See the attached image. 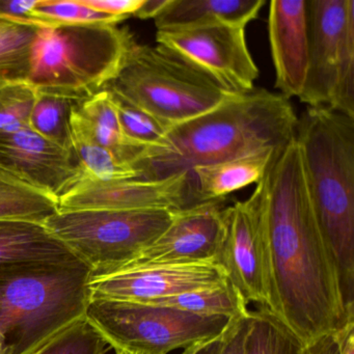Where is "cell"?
<instances>
[{"label":"cell","mask_w":354,"mask_h":354,"mask_svg":"<svg viewBox=\"0 0 354 354\" xmlns=\"http://www.w3.org/2000/svg\"><path fill=\"white\" fill-rule=\"evenodd\" d=\"M275 316L304 346L354 320L315 214L295 138L264 176Z\"/></svg>","instance_id":"obj_1"},{"label":"cell","mask_w":354,"mask_h":354,"mask_svg":"<svg viewBox=\"0 0 354 354\" xmlns=\"http://www.w3.org/2000/svg\"><path fill=\"white\" fill-rule=\"evenodd\" d=\"M298 117L279 93L254 88L169 129L161 144L131 162L138 181H160L196 167L281 150L295 138Z\"/></svg>","instance_id":"obj_2"},{"label":"cell","mask_w":354,"mask_h":354,"mask_svg":"<svg viewBox=\"0 0 354 354\" xmlns=\"http://www.w3.org/2000/svg\"><path fill=\"white\" fill-rule=\"evenodd\" d=\"M295 140L315 214L354 310V119L308 107L298 117Z\"/></svg>","instance_id":"obj_3"},{"label":"cell","mask_w":354,"mask_h":354,"mask_svg":"<svg viewBox=\"0 0 354 354\" xmlns=\"http://www.w3.org/2000/svg\"><path fill=\"white\" fill-rule=\"evenodd\" d=\"M84 263L0 267V345L3 354H34L84 318L91 300Z\"/></svg>","instance_id":"obj_4"},{"label":"cell","mask_w":354,"mask_h":354,"mask_svg":"<svg viewBox=\"0 0 354 354\" xmlns=\"http://www.w3.org/2000/svg\"><path fill=\"white\" fill-rule=\"evenodd\" d=\"M134 42L113 24H57L39 28L30 48L28 82L82 102L106 88Z\"/></svg>","instance_id":"obj_5"},{"label":"cell","mask_w":354,"mask_h":354,"mask_svg":"<svg viewBox=\"0 0 354 354\" xmlns=\"http://www.w3.org/2000/svg\"><path fill=\"white\" fill-rule=\"evenodd\" d=\"M104 90L167 130L212 111L233 94L159 46L134 41Z\"/></svg>","instance_id":"obj_6"},{"label":"cell","mask_w":354,"mask_h":354,"mask_svg":"<svg viewBox=\"0 0 354 354\" xmlns=\"http://www.w3.org/2000/svg\"><path fill=\"white\" fill-rule=\"evenodd\" d=\"M173 216L167 209L59 211L44 225L91 269V277H98L125 268Z\"/></svg>","instance_id":"obj_7"},{"label":"cell","mask_w":354,"mask_h":354,"mask_svg":"<svg viewBox=\"0 0 354 354\" xmlns=\"http://www.w3.org/2000/svg\"><path fill=\"white\" fill-rule=\"evenodd\" d=\"M86 320L115 351L169 354L217 337L233 319L202 316L185 310L144 302L92 298Z\"/></svg>","instance_id":"obj_8"},{"label":"cell","mask_w":354,"mask_h":354,"mask_svg":"<svg viewBox=\"0 0 354 354\" xmlns=\"http://www.w3.org/2000/svg\"><path fill=\"white\" fill-rule=\"evenodd\" d=\"M308 65L300 102L354 119V0H306Z\"/></svg>","instance_id":"obj_9"},{"label":"cell","mask_w":354,"mask_h":354,"mask_svg":"<svg viewBox=\"0 0 354 354\" xmlns=\"http://www.w3.org/2000/svg\"><path fill=\"white\" fill-rule=\"evenodd\" d=\"M223 218L225 234L216 262L248 304L254 302L275 315L264 178L250 198L225 208Z\"/></svg>","instance_id":"obj_10"},{"label":"cell","mask_w":354,"mask_h":354,"mask_svg":"<svg viewBox=\"0 0 354 354\" xmlns=\"http://www.w3.org/2000/svg\"><path fill=\"white\" fill-rule=\"evenodd\" d=\"M156 42L230 94H246L254 88L259 69L248 49L245 28L217 24L157 30Z\"/></svg>","instance_id":"obj_11"},{"label":"cell","mask_w":354,"mask_h":354,"mask_svg":"<svg viewBox=\"0 0 354 354\" xmlns=\"http://www.w3.org/2000/svg\"><path fill=\"white\" fill-rule=\"evenodd\" d=\"M59 211L183 210L200 204L192 174L160 181L101 180L84 173L57 198Z\"/></svg>","instance_id":"obj_12"},{"label":"cell","mask_w":354,"mask_h":354,"mask_svg":"<svg viewBox=\"0 0 354 354\" xmlns=\"http://www.w3.org/2000/svg\"><path fill=\"white\" fill-rule=\"evenodd\" d=\"M225 269L216 261L159 264L125 269L91 277V299L149 302L171 297L227 281Z\"/></svg>","instance_id":"obj_13"},{"label":"cell","mask_w":354,"mask_h":354,"mask_svg":"<svg viewBox=\"0 0 354 354\" xmlns=\"http://www.w3.org/2000/svg\"><path fill=\"white\" fill-rule=\"evenodd\" d=\"M223 202L208 201L174 211L171 225L122 270L149 265L216 261L225 234Z\"/></svg>","instance_id":"obj_14"},{"label":"cell","mask_w":354,"mask_h":354,"mask_svg":"<svg viewBox=\"0 0 354 354\" xmlns=\"http://www.w3.org/2000/svg\"><path fill=\"white\" fill-rule=\"evenodd\" d=\"M0 169L59 198L82 173L73 151L30 129L0 130Z\"/></svg>","instance_id":"obj_15"},{"label":"cell","mask_w":354,"mask_h":354,"mask_svg":"<svg viewBox=\"0 0 354 354\" xmlns=\"http://www.w3.org/2000/svg\"><path fill=\"white\" fill-rule=\"evenodd\" d=\"M268 39L275 72V90L288 100L299 98L308 73V1H270Z\"/></svg>","instance_id":"obj_16"},{"label":"cell","mask_w":354,"mask_h":354,"mask_svg":"<svg viewBox=\"0 0 354 354\" xmlns=\"http://www.w3.org/2000/svg\"><path fill=\"white\" fill-rule=\"evenodd\" d=\"M264 5L265 0H169L155 26L157 30L217 24L246 28Z\"/></svg>","instance_id":"obj_17"},{"label":"cell","mask_w":354,"mask_h":354,"mask_svg":"<svg viewBox=\"0 0 354 354\" xmlns=\"http://www.w3.org/2000/svg\"><path fill=\"white\" fill-rule=\"evenodd\" d=\"M75 262L80 260L43 223L0 221V267Z\"/></svg>","instance_id":"obj_18"},{"label":"cell","mask_w":354,"mask_h":354,"mask_svg":"<svg viewBox=\"0 0 354 354\" xmlns=\"http://www.w3.org/2000/svg\"><path fill=\"white\" fill-rule=\"evenodd\" d=\"M281 150H267L248 156L194 167L192 171L198 203L225 200V196L264 178Z\"/></svg>","instance_id":"obj_19"},{"label":"cell","mask_w":354,"mask_h":354,"mask_svg":"<svg viewBox=\"0 0 354 354\" xmlns=\"http://www.w3.org/2000/svg\"><path fill=\"white\" fill-rule=\"evenodd\" d=\"M75 111L86 122L94 140L113 151L123 162L132 161L145 150L130 145L122 133L117 111L109 91L103 90L76 105Z\"/></svg>","instance_id":"obj_20"},{"label":"cell","mask_w":354,"mask_h":354,"mask_svg":"<svg viewBox=\"0 0 354 354\" xmlns=\"http://www.w3.org/2000/svg\"><path fill=\"white\" fill-rule=\"evenodd\" d=\"M144 304H158L202 316H223L233 320L246 318L250 310L233 283L227 279L218 285L201 288L171 297L159 298Z\"/></svg>","instance_id":"obj_21"},{"label":"cell","mask_w":354,"mask_h":354,"mask_svg":"<svg viewBox=\"0 0 354 354\" xmlns=\"http://www.w3.org/2000/svg\"><path fill=\"white\" fill-rule=\"evenodd\" d=\"M70 125L72 149L84 173L101 180L136 179V173L131 165L123 162L113 151L94 140L75 107L72 111Z\"/></svg>","instance_id":"obj_22"},{"label":"cell","mask_w":354,"mask_h":354,"mask_svg":"<svg viewBox=\"0 0 354 354\" xmlns=\"http://www.w3.org/2000/svg\"><path fill=\"white\" fill-rule=\"evenodd\" d=\"M59 212L57 198L0 169V221L43 223Z\"/></svg>","instance_id":"obj_23"},{"label":"cell","mask_w":354,"mask_h":354,"mask_svg":"<svg viewBox=\"0 0 354 354\" xmlns=\"http://www.w3.org/2000/svg\"><path fill=\"white\" fill-rule=\"evenodd\" d=\"M306 346L264 308L250 310L243 354H304Z\"/></svg>","instance_id":"obj_24"},{"label":"cell","mask_w":354,"mask_h":354,"mask_svg":"<svg viewBox=\"0 0 354 354\" xmlns=\"http://www.w3.org/2000/svg\"><path fill=\"white\" fill-rule=\"evenodd\" d=\"M80 103L57 93L36 90L30 129L57 146L73 151L70 121L74 107Z\"/></svg>","instance_id":"obj_25"},{"label":"cell","mask_w":354,"mask_h":354,"mask_svg":"<svg viewBox=\"0 0 354 354\" xmlns=\"http://www.w3.org/2000/svg\"><path fill=\"white\" fill-rule=\"evenodd\" d=\"M38 30L0 19V82H28L30 48Z\"/></svg>","instance_id":"obj_26"},{"label":"cell","mask_w":354,"mask_h":354,"mask_svg":"<svg viewBox=\"0 0 354 354\" xmlns=\"http://www.w3.org/2000/svg\"><path fill=\"white\" fill-rule=\"evenodd\" d=\"M111 95L125 140L136 148L158 147L169 130L123 99Z\"/></svg>","instance_id":"obj_27"},{"label":"cell","mask_w":354,"mask_h":354,"mask_svg":"<svg viewBox=\"0 0 354 354\" xmlns=\"http://www.w3.org/2000/svg\"><path fill=\"white\" fill-rule=\"evenodd\" d=\"M109 347L104 337L84 317L34 354H106Z\"/></svg>","instance_id":"obj_28"},{"label":"cell","mask_w":354,"mask_h":354,"mask_svg":"<svg viewBox=\"0 0 354 354\" xmlns=\"http://www.w3.org/2000/svg\"><path fill=\"white\" fill-rule=\"evenodd\" d=\"M35 14L48 24H113L118 26L124 17L109 15L84 5L82 0L55 1L39 0Z\"/></svg>","instance_id":"obj_29"},{"label":"cell","mask_w":354,"mask_h":354,"mask_svg":"<svg viewBox=\"0 0 354 354\" xmlns=\"http://www.w3.org/2000/svg\"><path fill=\"white\" fill-rule=\"evenodd\" d=\"M36 90L28 82H7L0 86V130L30 127Z\"/></svg>","instance_id":"obj_30"},{"label":"cell","mask_w":354,"mask_h":354,"mask_svg":"<svg viewBox=\"0 0 354 354\" xmlns=\"http://www.w3.org/2000/svg\"><path fill=\"white\" fill-rule=\"evenodd\" d=\"M39 0H0V19L36 28H48L57 24L42 21L35 14Z\"/></svg>","instance_id":"obj_31"},{"label":"cell","mask_w":354,"mask_h":354,"mask_svg":"<svg viewBox=\"0 0 354 354\" xmlns=\"http://www.w3.org/2000/svg\"><path fill=\"white\" fill-rule=\"evenodd\" d=\"M97 11L127 19L140 9L144 0H82Z\"/></svg>","instance_id":"obj_32"},{"label":"cell","mask_w":354,"mask_h":354,"mask_svg":"<svg viewBox=\"0 0 354 354\" xmlns=\"http://www.w3.org/2000/svg\"><path fill=\"white\" fill-rule=\"evenodd\" d=\"M234 321L225 333L217 335V337L198 342V343L194 344V345L184 349L182 354H223V351H225V345H227V339H229L230 330H231Z\"/></svg>","instance_id":"obj_33"},{"label":"cell","mask_w":354,"mask_h":354,"mask_svg":"<svg viewBox=\"0 0 354 354\" xmlns=\"http://www.w3.org/2000/svg\"><path fill=\"white\" fill-rule=\"evenodd\" d=\"M248 317L234 321L223 354H243L244 342L248 329Z\"/></svg>","instance_id":"obj_34"},{"label":"cell","mask_w":354,"mask_h":354,"mask_svg":"<svg viewBox=\"0 0 354 354\" xmlns=\"http://www.w3.org/2000/svg\"><path fill=\"white\" fill-rule=\"evenodd\" d=\"M304 354H339V344L335 333L322 335L306 345Z\"/></svg>","instance_id":"obj_35"},{"label":"cell","mask_w":354,"mask_h":354,"mask_svg":"<svg viewBox=\"0 0 354 354\" xmlns=\"http://www.w3.org/2000/svg\"><path fill=\"white\" fill-rule=\"evenodd\" d=\"M339 344V354H354V320L335 333Z\"/></svg>","instance_id":"obj_36"},{"label":"cell","mask_w":354,"mask_h":354,"mask_svg":"<svg viewBox=\"0 0 354 354\" xmlns=\"http://www.w3.org/2000/svg\"><path fill=\"white\" fill-rule=\"evenodd\" d=\"M169 0H144L140 9L133 14L138 19H155L163 11Z\"/></svg>","instance_id":"obj_37"},{"label":"cell","mask_w":354,"mask_h":354,"mask_svg":"<svg viewBox=\"0 0 354 354\" xmlns=\"http://www.w3.org/2000/svg\"><path fill=\"white\" fill-rule=\"evenodd\" d=\"M117 354H136V353H132V352L124 351V350H120V351H117Z\"/></svg>","instance_id":"obj_38"},{"label":"cell","mask_w":354,"mask_h":354,"mask_svg":"<svg viewBox=\"0 0 354 354\" xmlns=\"http://www.w3.org/2000/svg\"><path fill=\"white\" fill-rule=\"evenodd\" d=\"M0 354H3V348H1V345H0Z\"/></svg>","instance_id":"obj_39"},{"label":"cell","mask_w":354,"mask_h":354,"mask_svg":"<svg viewBox=\"0 0 354 354\" xmlns=\"http://www.w3.org/2000/svg\"><path fill=\"white\" fill-rule=\"evenodd\" d=\"M7 84V82H0V86H3V84Z\"/></svg>","instance_id":"obj_40"}]
</instances>
